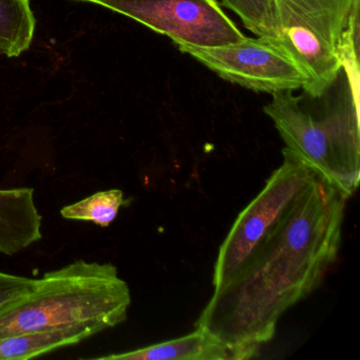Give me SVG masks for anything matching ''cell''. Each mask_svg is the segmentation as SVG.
<instances>
[{"label": "cell", "mask_w": 360, "mask_h": 360, "mask_svg": "<svg viewBox=\"0 0 360 360\" xmlns=\"http://www.w3.org/2000/svg\"><path fill=\"white\" fill-rule=\"evenodd\" d=\"M347 199L318 176L288 210L244 238L195 328L238 347L260 349L271 341L281 316L318 288L337 260Z\"/></svg>", "instance_id": "cell-1"}, {"label": "cell", "mask_w": 360, "mask_h": 360, "mask_svg": "<svg viewBox=\"0 0 360 360\" xmlns=\"http://www.w3.org/2000/svg\"><path fill=\"white\" fill-rule=\"evenodd\" d=\"M130 304L129 286L115 265L79 259L44 274L0 313V337L71 330L89 338L126 321Z\"/></svg>", "instance_id": "cell-2"}, {"label": "cell", "mask_w": 360, "mask_h": 360, "mask_svg": "<svg viewBox=\"0 0 360 360\" xmlns=\"http://www.w3.org/2000/svg\"><path fill=\"white\" fill-rule=\"evenodd\" d=\"M300 100L290 90L276 92L263 112L273 121L285 150L352 197L360 180L358 105L349 98L315 117L301 108Z\"/></svg>", "instance_id": "cell-3"}, {"label": "cell", "mask_w": 360, "mask_h": 360, "mask_svg": "<svg viewBox=\"0 0 360 360\" xmlns=\"http://www.w3.org/2000/svg\"><path fill=\"white\" fill-rule=\"evenodd\" d=\"M359 0H271L273 39L307 77L304 90L321 98L340 73L339 48Z\"/></svg>", "instance_id": "cell-4"}, {"label": "cell", "mask_w": 360, "mask_h": 360, "mask_svg": "<svg viewBox=\"0 0 360 360\" xmlns=\"http://www.w3.org/2000/svg\"><path fill=\"white\" fill-rule=\"evenodd\" d=\"M176 46L221 79L252 91H295L307 84L302 69L269 37H244L214 47L183 43Z\"/></svg>", "instance_id": "cell-5"}, {"label": "cell", "mask_w": 360, "mask_h": 360, "mask_svg": "<svg viewBox=\"0 0 360 360\" xmlns=\"http://www.w3.org/2000/svg\"><path fill=\"white\" fill-rule=\"evenodd\" d=\"M96 5L166 35L176 45L214 47L246 37L218 0H98Z\"/></svg>", "instance_id": "cell-6"}, {"label": "cell", "mask_w": 360, "mask_h": 360, "mask_svg": "<svg viewBox=\"0 0 360 360\" xmlns=\"http://www.w3.org/2000/svg\"><path fill=\"white\" fill-rule=\"evenodd\" d=\"M258 349L231 345L204 330L195 332L122 354L101 356L110 360H246L256 357Z\"/></svg>", "instance_id": "cell-7"}, {"label": "cell", "mask_w": 360, "mask_h": 360, "mask_svg": "<svg viewBox=\"0 0 360 360\" xmlns=\"http://www.w3.org/2000/svg\"><path fill=\"white\" fill-rule=\"evenodd\" d=\"M43 238L34 189H0V254L12 256Z\"/></svg>", "instance_id": "cell-8"}, {"label": "cell", "mask_w": 360, "mask_h": 360, "mask_svg": "<svg viewBox=\"0 0 360 360\" xmlns=\"http://www.w3.org/2000/svg\"><path fill=\"white\" fill-rule=\"evenodd\" d=\"M37 20L29 0H0V56L18 58L30 48Z\"/></svg>", "instance_id": "cell-9"}, {"label": "cell", "mask_w": 360, "mask_h": 360, "mask_svg": "<svg viewBox=\"0 0 360 360\" xmlns=\"http://www.w3.org/2000/svg\"><path fill=\"white\" fill-rule=\"evenodd\" d=\"M87 337L71 330L33 332L0 337V360L31 359L58 349L79 345Z\"/></svg>", "instance_id": "cell-10"}, {"label": "cell", "mask_w": 360, "mask_h": 360, "mask_svg": "<svg viewBox=\"0 0 360 360\" xmlns=\"http://www.w3.org/2000/svg\"><path fill=\"white\" fill-rule=\"evenodd\" d=\"M120 189L98 191L77 203L60 210L63 218L68 220L89 221L101 227H108L117 219L122 206L128 205Z\"/></svg>", "instance_id": "cell-11"}, {"label": "cell", "mask_w": 360, "mask_h": 360, "mask_svg": "<svg viewBox=\"0 0 360 360\" xmlns=\"http://www.w3.org/2000/svg\"><path fill=\"white\" fill-rule=\"evenodd\" d=\"M222 7L233 11L250 32L257 37H273L271 0H218Z\"/></svg>", "instance_id": "cell-12"}, {"label": "cell", "mask_w": 360, "mask_h": 360, "mask_svg": "<svg viewBox=\"0 0 360 360\" xmlns=\"http://www.w3.org/2000/svg\"><path fill=\"white\" fill-rule=\"evenodd\" d=\"M37 279L0 271V313L15 304L34 288Z\"/></svg>", "instance_id": "cell-13"}, {"label": "cell", "mask_w": 360, "mask_h": 360, "mask_svg": "<svg viewBox=\"0 0 360 360\" xmlns=\"http://www.w3.org/2000/svg\"><path fill=\"white\" fill-rule=\"evenodd\" d=\"M79 1H85V3L96 4L98 0H79Z\"/></svg>", "instance_id": "cell-14"}]
</instances>
